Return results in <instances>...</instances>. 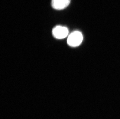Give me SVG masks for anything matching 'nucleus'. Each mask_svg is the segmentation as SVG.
<instances>
[{
  "label": "nucleus",
  "mask_w": 120,
  "mask_h": 119,
  "mask_svg": "<svg viewBox=\"0 0 120 119\" xmlns=\"http://www.w3.org/2000/svg\"><path fill=\"white\" fill-rule=\"evenodd\" d=\"M52 35L58 39H63L67 36L69 33L68 28L65 26H56L52 30Z\"/></svg>",
  "instance_id": "f03ea898"
},
{
  "label": "nucleus",
  "mask_w": 120,
  "mask_h": 119,
  "mask_svg": "<svg viewBox=\"0 0 120 119\" xmlns=\"http://www.w3.org/2000/svg\"><path fill=\"white\" fill-rule=\"evenodd\" d=\"M83 39L82 34L80 32L75 31L68 36L67 43L70 46L76 47L80 45Z\"/></svg>",
  "instance_id": "f257e3e1"
},
{
  "label": "nucleus",
  "mask_w": 120,
  "mask_h": 119,
  "mask_svg": "<svg viewBox=\"0 0 120 119\" xmlns=\"http://www.w3.org/2000/svg\"><path fill=\"white\" fill-rule=\"evenodd\" d=\"M70 0H52V8L56 10H62L66 8L70 3Z\"/></svg>",
  "instance_id": "7ed1b4c3"
}]
</instances>
